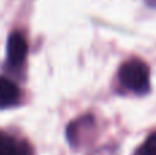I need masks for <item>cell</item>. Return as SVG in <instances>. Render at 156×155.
<instances>
[{"mask_svg": "<svg viewBox=\"0 0 156 155\" xmlns=\"http://www.w3.org/2000/svg\"><path fill=\"white\" fill-rule=\"evenodd\" d=\"M119 81L126 89L137 93L145 95L151 88L149 80V67L145 62L138 58H132L126 60L119 69Z\"/></svg>", "mask_w": 156, "mask_h": 155, "instance_id": "6da1fadb", "label": "cell"}, {"mask_svg": "<svg viewBox=\"0 0 156 155\" xmlns=\"http://www.w3.org/2000/svg\"><path fill=\"white\" fill-rule=\"evenodd\" d=\"M0 155H33L29 143L0 132Z\"/></svg>", "mask_w": 156, "mask_h": 155, "instance_id": "3957f363", "label": "cell"}, {"mask_svg": "<svg viewBox=\"0 0 156 155\" xmlns=\"http://www.w3.org/2000/svg\"><path fill=\"white\" fill-rule=\"evenodd\" d=\"M145 3L151 7H156V0H145Z\"/></svg>", "mask_w": 156, "mask_h": 155, "instance_id": "52a82bcc", "label": "cell"}, {"mask_svg": "<svg viewBox=\"0 0 156 155\" xmlns=\"http://www.w3.org/2000/svg\"><path fill=\"white\" fill-rule=\"evenodd\" d=\"M94 128V120L90 115L78 118L77 121H73L67 128V139L71 146H78L81 143V137L85 136V133H90Z\"/></svg>", "mask_w": 156, "mask_h": 155, "instance_id": "277c9868", "label": "cell"}, {"mask_svg": "<svg viewBox=\"0 0 156 155\" xmlns=\"http://www.w3.org/2000/svg\"><path fill=\"white\" fill-rule=\"evenodd\" d=\"M27 55V41L21 32H12L7 40V62L12 67H18L25 62Z\"/></svg>", "mask_w": 156, "mask_h": 155, "instance_id": "7a4b0ae2", "label": "cell"}, {"mask_svg": "<svg viewBox=\"0 0 156 155\" xmlns=\"http://www.w3.org/2000/svg\"><path fill=\"white\" fill-rule=\"evenodd\" d=\"M134 155H156V132L136 150Z\"/></svg>", "mask_w": 156, "mask_h": 155, "instance_id": "8992f818", "label": "cell"}, {"mask_svg": "<svg viewBox=\"0 0 156 155\" xmlns=\"http://www.w3.org/2000/svg\"><path fill=\"white\" fill-rule=\"evenodd\" d=\"M21 91L10 78L0 76V109H8L19 103Z\"/></svg>", "mask_w": 156, "mask_h": 155, "instance_id": "5b68a950", "label": "cell"}]
</instances>
